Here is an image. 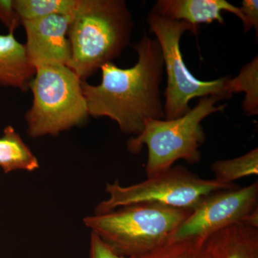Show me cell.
I'll return each instance as SVG.
<instances>
[{
	"instance_id": "ba28073f",
	"label": "cell",
	"mask_w": 258,
	"mask_h": 258,
	"mask_svg": "<svg viewBox=\"0 0 258 258\" xmlns=\"http://www.w3.org/2000/svg\"><path fill=\"white\" fill-rule=\"evenodd\" d=\"M258 208V183L220 190L205 197L176 231L171 242L202 239L235 224L242 223Z\"/></svg>"
},
{
	"instance_id": "2e32d148",
	"label": "cell",
	"mask_w": 258,
	"mask_h": 258,
	"mask_svg": "<svg viewBox=\"0 0 258 258\" xmlns=\"http://www.w3.org/2000/svg\"><path fill=\"white\" fill-rule=\"evenodd\" d=\"M21 20H35L52 15L71 17L79 0H13Z\"/></svg>"
},
{
	"instance_id": "5bb4252c",
	"label": "cell",
	"mask_w": 258,
	"mask_h": 258,
	"mask_svg": "<svg viewBox=\"0 0 258 258\" xmlns=\"http://www.w3.org/2000/svg\"><path fill=\"white\" fill-rule=\"evenodd\" d=\"M215 180L223 184H232L235 180L258 174V149L235 158L215 161L211 166Z\"/></svg>"
},
{
	"instance_id": "8fae6325",
	"label": "cell",
	"mask_w": 258,
	"mask_h": 258,
	"mask_svg": "<svg viewBox=\"0 0 258 258\" xmlns=\"http://www.w3.org/2000/svg\"><path fill=\"white\" fill-rule=\"evenodd\" d=\"M213 258H258V228L235 224L205 240Z\"/></svg>"
},
{
	"instance_id": "7c38bea8",
	"label": "cell",
	"mask_w": 258,
	"mask_h": 258,
	"mask_svg": "<svg viewBox=\"0 0 258 258\" xmlns=\"http://www.w3.org/2000/svg\"><path fill=\"white\" fill-rule=\"evenodd\" d=\"M35 74L26 47L16 40L14 32L0 35V85L27 91Z\"/></svg>"
},
{
	"instance_id": "5b68a950",
	"label": "cell",
	"mask_w": 258,
	"mask_h": 258,
	"mask_svg": "<svg viewBox=\"0 0 258 258\" xmlns=\"http://www.w3.org/2000/svg\"><path fill=\"white\" fill-rule=\"evenodd\" d=\"M82 80L68 66L41 64L29 83L33 103L25 119L32 137L57 136L86 120L87 103Z\"/></svg>"
},
{
	"instance_id": "d6986e66",
	"label": "cell",
	"mask_w": 258,
	"mask_h": 258,
	"mask_svg": "<svg viewBox=\"0 0 258 258\" xmlns=\"http://www.w3.org/2000/svg\"><path fill=\"white\" fill-rule=\"evenodd\" d=\"M243 17L244 32L254 28L258 31V1L257 0H243L240 8Z\"/></svg>"
},
{
	"instance_id": "ac0fdd59",
	"label": "cell",
	"mask_w": 258,
	"mask_h": 258,
	"mask_svg": "<svg viewBox=\"0 0 258 258\" xmlns=\"http://www.w3.org/2000/svg\"><path fill=\"white\" fill-rule=\"evenodd\" d=\"M0 21L9 32H15L22 24L15 11L13 0H0Z\"/></svg>"
},
{
	"instance_id": "8992f818",
	"label": "cell",
	"mask_w": 258,
	"mask_h": 258,
	"mask_svg": "<svg viewBox=\"0 0 258 258\" xmlns=\"http://www.w3.org/2000/svg\"><path fill=\"white\" fill-rule=\"evenodd\" d=\"M151 30L160 46L167 76L164 105L165 119H174L190 111L189 103L195 98L216 96L230 98L227 83L230 78L210 81L196 79L186 68L180 50V40L186 31L195 32L189 25L152 11L147 19Z\"/></svg>"
},
{
	"instance_id": "e0dca14e",
	"label": "cell",
	"mask_w": 258,
	"mask_h": 258,
	"mask_svg": "<svg viewBox=\"0 0 258 258\" xmlns=\"http://www.w3.org/2000/svg\"><path fill=\"white\" fill-rule=\"evenodd\" d=\"M132 258H213L207 249L205 240L202 239H187L169 242L150 251Z\"/></svg>"
},
{
	"instance_id": "30bf717a",
	"label": "cell",
	"mask_w": 258,
	"mask_h": 258,
	"mask_svg": "<svg viewBox=\"0 0 258 258\" xmlns=\"http://www.w3.org/2000/svg\"><path fill=\"white\" fill-rule=\"evenodd\" d=\"M152 11L189 24L195 30L200 24L224 23L222 11L233 13L243 21L240 9L225 0H159Z\"/></svg>"
},
{
	"instance_id": "9a60e30c",
	"label": "cell",
	"mask_w": 258,
	"mask_h": 258,
	"mask_svg": "<svg viewBox=\"0 0 258 258\" xmlns=\"http://www.w3.org/2000/svg\"><path fill=\"white\" fill-rule=\"evenodd\" d=\"M227 92L232 96L234 93L244 92V113L248 115L258 113V60L257 56L241 69L240 74L233 79L229 80Z\"/></svg>"
},
{
	"instance_id": "9c48e42d",
	"label": "cell",
	"mask_w": 258,
	"mask_h": 258,
	"mask_svg": "<svg viewBox=\"0 0 258 258\" xmlns=\"http://www.w3.org/2000/svg\"><path fill=\"white\" fill-rule=\"evenodd\" d=\"M70 20L69 16L52 15L22 22L27 35L25 47L35 68L41 64L69 63L71 48L66 35Z\"/></svg>"
},
{
	"instance_id": "ffe728a7",
	"label": "cell",
	"mask_w": 258,
	"mask_h": 258,
	"mask_svg": "<svg viewBox=\"0 0 258 258\" xmlns=\"http://www.w3.org/2000/svg\"><path fill=\"white\" fill-rule=\"evenodd\" d=\"M89 258H128L118 255L106 244L101 240L99 237L91 232L90 242Z\"/></svg>"
},
{
	"instance_id": "52a82bcc",
	"label": "cell",
	"mask_w": 258,
	"mask_h": 258,
	"mask_svg": "<svg viewBox=\"0 0 258 258\" xmlns=\"http://www.w3.org/2000/svg\"><path fill=\"white\" fill-rule=\"evenodd\" d=\"M233 184H223L215 179H203L184 166H171L158 175L145 181L123 186L115 181L106 184L108 200L98 204L96 215L115 209L136 205L153 203L192 211L205 197L220 190L235 189Z\"/></svg>"
},
{
	"instance_id": "6da1fadb",
	"label": "cell",
	"mask_w": 258,
	"mask_h": 258,
	"mask_svg": "<svg viewBox=\"0 0 258 258\" xmlns=\"http://www.w3.org/2000/svg\"><path fill=\"white\" fill-rule=\"evenodd\" d=\"M134 49L139 59L133 67L122 69L107 62L101 69V84L82 81L81 86L88 115L108 117L123 133L138 136L148 120L165 118L160 94L164 63L155 39L144 36Z\"/></svg>"
},
{
	"instance_id": "4fadbf2b",
	"label": "cell",
	"mask_w": 258,
	"mask_h": 258,
	"mask_svg": "<svg viewBox=\"0 0 258 258\" xmlns=\"http://www.w3.org/2000/svg\"><path fill=\"white\" fill-rule=\"evenodd\" d=\"M0 167L5 173L16 170L32 171L39 167V163L20 134L8 125L0 138Z\"/></svg>"
},
{
	"instance_id": "277c9868",
	"label": "cell",
	"mask_w": 258,
	"mask_h": 258,
	"mask_svg": "<svg viewBox=\"0 0 258 258\" xmlns=\"http://www.w3.org/2000/svg\"><path fill=\"white\" fill-rule=\"evenodd\" d=\"M222 97L202 98L197 106L183 116L174 119H151L138 136L129 139V152L137 154L144 146L148 149L147 177L158 175L171 168L176 161L198 163L199 148L205 141L201 122L208 115L222 111L226 105L217 106Z\"/></svg>"
},
{
	"instance_id": "7a4b0ae2",
	"label": "cell",
	"mask_w": 258,
	"mask_h": 258,
	"mask_svg": "<svg viewBox=\"0 0 258 258\" xmlns=\"http://www.w3.org/2000/svg\"><path fill=\"white\" fill-rule=\"evenodd\" d=\"M70 18L67 66L81 80L111 62L130 42L134 23L124 1L79 0Z\"/></svg>"
},
{
	"instance_id": "3957f363",
	"label": "cell",
	"mask_w": 258,
	"mask_h": 258,
	"mask_svg": "<svg viewBox=\"0 0 258 258\" xmlns=\"http://www.w3.org/2000/svg\"><path fill=\"white\" fill-rule=\"evenodd\" d=\"M191 212L159 204H136L86 217L83 222L113 252L132 258L170 242Z\"/></svg>"
}]
</instances>
